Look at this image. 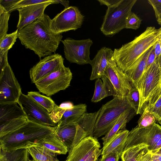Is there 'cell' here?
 Here are the masks:
<instances>
[{
  "instance_id": "cell-1",
  "label": "cell",
  "mask_w": 161,
  "mask_h": 161,
  "mask_svg": "<svg viewBox=\"0 0 161 161\" xmlns=\"http://www.w3.org/2000/svg\"><path fill=\"white\" fill-rule=\"evenodd\" d=\"M51 19L44 14L23 28L17 29L21 44L40 58L55 53L62 38L61 34H56L51 29Z\"/></svg>"
},
{
  "instance_id": "cell-2",
  "label": "cell",
  "mask_w": 161,
  "mask_h": 161,
  "mask_svg": "<svg viewBox=\"0 0 161 161\" xmlns=\"http://www.w3.org/2000/svg\"><path fill=\"white\" fill-rule=\"evenodd\" d=\"M161 37V27L153 26L146 30L132 41L114 51L113 58L118 67L123 72L128 69Z\"/></svg>"
},
{
  "instance_id": "cell-3",
  "label": "cell",
  "mask_w": 161,
  "mask_h": 161,
  "mask_svg": "<svg viewBox=\"0 0 161 161\" xmlns=\"http://www.w3.org/2000/svg\"><path fill=\"white\" fill-rule=\"evenodd\" d=\"M55 129V127L42 125L28 120L16 130L0 138V149L9 152L27 149L54 133Z\"/></svg>"
},
{
  "instance_id": "cell-4",
  "label": "cell",
  "mask_w": 161,
  "mask_h": 161,
  "mask_svg": "<svg viewBox=\"0 0 161 161\" xmlns=\"http://www.w3.org/2000/svg\"><path fill=\"white\" fill-rule=\"evenodd\" d=\"M130 108L131 107L126 97L117 96L103 105L98 110V113L93 128L92 136L97 139L106 135L114 125L120 115Z\"/></svg>"
},
{
  "instance_id": "cell-5",
  "label": "cell",
  "mask_w": 161,
  "mask_h": 161,
  "mask_svg": "<svg viewBox=\"0 0 161 161\" xmlns=\"http://www.w3.org/2000/svg\"><path fill=\"white\" fill-rule=\"evenodd\" d=\"M137 0H121L106 10L100 28L107 36H113L125 28L127 20Z\"/></svg>"
},
{
  "instance_id": "cell-6",
  "label": "cell",
  "mask_w": 161,
  "mask_h": 161,
  "mask_svg": "<svg viewBox=\"0 0 161 161\" xmlns=\"http://www.w3.org/2000/svg\"><path fill=\"white\" fill-rule=\"evenodd\" d=\"M72 78L70 69L63 64L35 84L40 92L50 96L68 87Z\"/></svg>"
},
{
  "instance_id": "cell-7",
  "label": "cell",
  "mask_w": 161,
  "mask_h": 161,
  "mask_svg": "<svg viewBox=\"0 0 161 161\" xmlns=\"http://www.w3.org/2000/svg\"><path fill=\"white\" fill-rule=\"evenodd\" d=\"M161 79L160 69L158 62L155 60L134 85L138 89L140 94V102L137 114H142L149 97Z\"/></svg>"
},
{
  "instance_id": "cell-8",
  "label": "cell",
  "mask_w": 161,
  "mask_h": 161,
  "mask_svg": "<svg viewBox=\"0 0 161 161\" xmlns=\"http://www.w3.org/2000/svg\"><path fill=\"white\" fill-rule=\"evenodd\" d=\"M84 19V16L77 7L69 6L51 19L50 27L54 33L61 34L80 28Z\"/></svg>"
},
{
  "instance_id": "cell-9",
  "label": "cell",
  "mask_w": 161,
  "mask_h": 161,
  "mask_svg": "<svg viewBox=\"0 0 161 161\" xmlns=\"http://www.w3.org/2000/svg\"><path fill=\"white\" fill-rule=\"evenodd\" d=\"M61 42L65 57L69 62L80 65L89 64L91 60L90 48L93 44L91 39L76 40L67 38Z\"/></svg>"
},
{
  "instance_id": "cell-10",
  "label": "cell",
  "mask_w": 161,
  "mask_h": 161,
  "mask_svg": "<svg viewBox=\"0 0 161 161\" xmlns=\"http://www.w3.org/2000/svg\"><path fill=\"white\" fill-rule=\"evenodd\" d=\"M161 137V126L156 123L147 128L136 126L129 132L123 151L140 144L147 145L151 151Z\"/></svg>"
},
{
  "instance_id": "cell-11",
  "label": "cell",
  "mask_w": 161,
  "mask_h": 161,
  "mask_svg": "<svg viewBox=\"0 0 161 161\" xmlns=\"http://www.w3.org/2000/svg\"><path fill=\"white\" fill-rule=\"evenodd\" d=\"M22 93L20 86L8 63L0 71V104L18 102Z\"/></svg>"
},
{
  "instance_id": "cell-12",
  "label": "cell",
  "mask_w": 161,
  "mask_h": 161,
  "mask_svg": "<svg viewBox=\"0 0 161 161\" xmlns=\"http://www.w3.org/2000/svg\"><path fill=\"white\" fill-rule=\"evenodd\" d=\"M18 103L28 120L46 126H57V124L52 120L47 110L27 95L22 93Z\"/></svg>"
},
{
  "instance_id": "cell-13",
  "label": "cell",
  "mask_w": 161,
  "mask_h": 161,
  "mask_svg": "<svg viewBox=\"0 0 161 161\" xmlns=\"http://www.w3.org/2000/svg\"><path fill=\"white\" fill-rule=\"evenodd\" d=\"M104 76L111 82L117 96L126 97L133 85L124 72L118 67L113 58L108 62Z\"/></svg>"
},
{
  "instance_id": "cell-14",
  "label": "cell",
  "mask_w": 161,
  "mask_h": 161,
  "mask_svg": "<svg viewBox=\"0 0 161 161\" xmlns=\"http://www.w3.org/2000/svg\"><path fill=\"white\" fill-rule=\"evenodd\" d=\"M64 58L58 53H54L40 60L30 70L31 82L35 84L56 70L64 64Z\"/></svg>"
},
{
  "instance_id": "cell-15",
  "label": "cell",
  "mask_w": 161,
  "mask_h": 161,
  "mask_svg": "<svg viewBox=\"0 0 161 161\" xmlns=\"http://www.w3.org/2000/svg\"><path fill=\"white\" fill-rule=\"evenodd\" d=\"M58 3L56 0L49 2L32 5L18 9L19 19L17 25L18 30L21 29L31 23L44 14L46 7L51 4Z\"/></svg>"
},
{
  "instance_id": "cell-16",
  "label": "cell",
  "mask_w": 161,
  "mask_h": 161,
  "mask_svg": "<svg viewBox=\"0 0 161 161\" xmlns=\"http://www.w3.org/2000/svg\"><path fill=\"white\" fill-rule=\"evenodd\" d=\"M101 147L97 139L88 136L68 152L65 161H85L98 147Z\"/></svg>"
},
{
  "instance_id": "cell-17",
  "label": "cell",
  "mask_w": 161,
  "mask_h": 161,
  "mask_svg": "<svg viewBox=\"0 0 161 161\" xmlns=\"http://www.w3.org/2000/svg\"><path fill=\"white\" fill-rule=\"evenodd\" d=\"M114 51L106 47L101 48L89 63L92 67L91 80L101 78L104 75L108 61L113 58Z\"/></svg>"
},
{
  "instance_id": "cell-18",
  "label": "cell",
  "mask_w": 161,
  "mask_h": 161,
  "mask_svg": "<svg viewBox=\"0 0 161 161\" xmlns=\"http://www.w3.org/2000/svg\"><path fill=\"white\" fill-rule=\"evenodd\" d=\"M152 156L148 146L140 144L123 151L121 158L122 161H152Z\"/></svg>"
},
{
  "instance_id": "cell-19",
  "label": "cell",
  "mask_w": 161,
  "mask_h": 161,
  "mask_svg": "<svg viewBox=\"0 0 161 161\" xmlns=\"http://www.w3.org/2000/svg\"><path fill=\"white\" fill-rule=\"evenodd\" d=\"M117 96L116 91L109 80L105 76L96 79L92 102H97L109 96Z\"/></svg>"
},
{
  "instance_id": "cell-20",
  "label": "cell",
  "mask_w": 161,
  "mask_h": 161,
  "mask_svg": "<svg viewBox=\"0 0 161 161\" xmlns=\"http://www.w3.org/2000/svg\"><path fill=\"white\" fill-rule=\"evenodd\" d=\"M152 47L124 72L133 85L137 82L145 71L147 59Z\"/></svg>"
},
{
  "instance_id": "cell-21",
  "label": "cell",
  "mask_w": 161,
  "mask_h": 161,
  "mask_svg": "<svg viewBox=\"0 0 161 161\" xmlns=\"http://www.w3.org/2000/svg\"><path fill=\"white\" fill-rule=\"evenodd\" d=\"M129 131L121 130L102 148V156L113 152H117L121 155L123 153Z\"/></svg>"
},
{
  "instance_id": "cell-22",
  "label": "cell",
  "mask_w": 161,
  "mask_h": 161,
  "mask_svg": "<svg viewBox=\"0 0 161 161\" xmlns=\"http://www.w3.org/2000/svg\"><path fill=\"white\" fill-rule=\"evenodd\" d=\"M18 104V102L0 104V125L21 117H26L23 109Z\"/></svg>"
},
{
  "instance_id": "cell-23",
  "label": "cell",
  "mask_w": 161,
  "mask_h": 161,
  "mask_svg": "<svg viewBox=\"0 0 161 161\" xmlns=\"http://www.w3.org/2000/svg\"><path fill=\"white\" fill-rule=\"evenodd\" d=\"M135 113L136 112L135 110L131 108L126 110L120 115L112 128L102 138L103 147L107 144L119 130L124 129L126 124L132 118Z\"/></svg>"
},
{
  "instance_id": "cell-24",
  "label": "cell",
  "mask_w": 161,
  "mask_h": 161,
  "mask_svg": "<svg viewBox=\"0 0 161 161\" xmlns=\"http://www.w3.org/2000/svg\"><path fill=\"white\" fill-rule=\"evenodd\" d=\"M36 144L44 147L50 151L58 154H66L68 152L66 146L53 133L39 141Z\"/></svg>"
},
{
  "instance_id": "cell-25",
  "label": "cell",
  "mask_w": 161,
  "mask_h": 161,
  "mask_svg": "<svg viewBox=\"0 0 161 161\" xmlns=\"http://www.w3.org/2000/svg\"><path fill=\"white\" fill-rule=\"evenodd\" d=\"M87 105L81 103L73 105L66 109L57 125H61L76 122L86 111Z\"/></svg>"
},
{
  "instance_id": "cell-26",
  "label": "cell",
  "mask_w": 161,
  "mask_h": 161,
  "mask_svg": "<svg viewBox=\"0 0 161 161\" xmlns=\"http://www.w3.org/2000/svg\"><path fill=\"white\" fill-rule=\"evenodd\" d=\"M27 149L34 161H59L57 158V154L36 143Z\"/></svg>"
},
{
  "instance_id": "cell-27",
  "label": "cell",
  "mask_w": 161,
  "mask_h": 161,
  "mask_svg": "<svg viewBox=\"0 0 161 161\" xmlns=\"http://www.w3.org/2000/svg\"><path fill=\"white\" fill-rule=\"evenodd\" d=\"M27 149L7 152L0 149V161H34L30 158Z\"/></svg>"
},
{
  "instance_id": "cell-28",
  "label": "cell",
  "mask_w": 161,
  "mask_h": 161,
  "mask_svg": "<svg viewBox=\"0 0 161 161\" xmlns=\"http://www.w3.org/2000/svg\"><path fill=\"white\" fill-rule=\"evenodd\" d=\"M25 117H22L0 125V138L16 130L28 121Z\"/></svg>"
},
{
  "instance_id": "cell-29",
  "label": "cell",
  "mask_w": 161,
  "mask_h": 161,
  "mask_svg": "<svg viewBox=\"0 0 161 161\" xmlns=\"http://www.w3.org/2000/svg\"><path fill=\"white\" fill-rule=\"evenodd\" d=\"M27 95L46 109L49 113L58 106L51 97L42 95L38 92H29Z\"/></svg>"
},
{
  "instance_id": "cell-30",
  "label": "cell",
  "mask_w": 161,
  "mask_h": 161,
  "mask_svg": "<svg viewBox=\"0 0 161 161\" xmlns=\"http://www.w3.org/2000/svg\"><path fill=\"white\" fill-rule=\"evenodd\" d=\"M10 13L0 5V42L7 34Z\"/></svg>"
},
{
  "instance_id": "cell-31",
  "label": "cell",
  "mask_w": 161,
  "mask_h": 161,
  "mask_svg": "<svg viewBox=\"0 0 161 161\" xmlns=\"http://www.w3.org/2000/svg\"><path fill=\"white\" fill-rule=\"evenodd\" d=\"M18 30L9 34H7L0 42V53L8 51L11 49L18 38Z\"/></svg>"
},
{
  "instance_id": "cell-32",
  "label": "cell",
  "mask_w": 161,
  "mask_h": 161,
  "mask_svg": "<svg viewBox=\"0 0 161 161\" xmlns=\"http://www.w3.org/2000/svg\"><path fill=\"white\" fill-rule=\"evenodd\" d=\"M126 98L129 104L137 114L140 102V94L138 89L133 85Z\"/></svg>"
},
{
  "instance_id": "cell-33",
  "label": "cell",
  "mask_w": 161,
  "mask_h": 161,
  "mask_svg": "<svg viewBox=\"0 0 161 161\" xmlns=\"http://www.w3.org/2000/svg\"><path fill=\"white\" fill-rule=\"evenodd\" d=\"M156 121L155 117L151 114L144 111L138 121L137 127L145 128L153 125Z\"/></svg>"
},
{
  "instance_id": "cell-34",
  "label": "cell",
  "mask_w": 161,
  "mask_h": 161,
  "mask_svg": "<svg viewBox=\"0 0 161 161\" xmlns=\"http://www.w3.org/2000/svg\"><path fill=\"white\" fill-rule=\"evenodd\" d=\"M144 111L153 114L159 123L161 120V96L152 106L146 108Z\"/></svg>"
},
{
  "instance_id": "cell-35",
  "label": "cell",
  "mask_w": 161,
  "mask_h": 161,
  "mask_svg": "<svg viewBox=\"0 0 161 161\" xmlns=\"http://www.w3.org/2000/svg\"><path fill=\"white\" fill-rule=\"evenodd\" d=\"M142 21L136 14L132 12L127 20L125 28L136 30L140 27Z\"/></svg>"
},
{
  "instance_id": "cell-36",
  "label": "cell",
  "mask_w": 161,
  "mask_h": 161,
  "mask_svg": "<svg viewBox=\"0 0 161 161\" xmlns=\"http://www.w3.org/2000/svg\"><path fill=\"white\" fill-rule=\"evenodd\" d=\"M52 0H20L9 11L11 13L18 9L30 5L50 2Z\"/></svg>"
},
{
  "instance_id": "cell-37",
  "label": "cell",
  "mask_w": 161,
  "mask_h": 161,
  "mask_svg": "<svg viewBox=\"0 0 161 161\" xmlns=\"http://www.w3.org/2000/svg\"><path fill=\"white\" fill-rule=\"evenodd\" d=\"M161 96V79L149 97L144 109L152 106Z\"/></svg>"
},
{
  "instance_id": "cell-38",
  "label": "cell",
  "mask_w": 161,
  "mask_h": 161,
  "mask_svg": "<svg viewBox=\"0 0 161 161\" xmlns=\"http://www.w3.org/2000/svg\"><path fill=\"white\" fill-rule=\"evenodd\" d=\"M66 110L58 106L55 109L49 113L51 119L54 123L57 124Z\"/></svg>"
},
{
  "instance_id": "cell-39",
  "label": "cell",
  "mask_w": 161,
  "mask_h": 161,
  "mask_svg": "<svg viewBox=\"0 0 161 161\" xmlns=\"http://www.w3.org/2000/svg\"><path fill=\"white\" fill-rule=\"evenodd\" d=\"M148 2L153 7L157 18L161 14V0H148Z\"/></svg>"
},
{
  "instance_id": "cell-40",
  "label": "cell",
  "mask_w": 161,
  "mask_h": 161,
  "mask_svg": "<svg viewBox=\"0 0 161 161\" xmlns=\"http://www.w3.org/2000/svg\"><path fill=\"white\" fill-rule=\"evenodd\" d=\"M120 155L118 152H113L102 156L99 161H119Z\"/></svg>"
},
{
  "instance_id": "cell-41",
  "label": "cell",
  "mask_w": 161,
  "mask_h": 161,
  "mask_svg": "<svg viewBox=\"0 0 161 161\" xmlns=\"http://www.w3.org/2000/svg\"><path fill=\"white\" fill-rule=\"evenodd\" d=\"M20 0H0V5L2 6L7 11L13 8Z\"/></svg>"
},
{
  "instance_id": "cell-42",
  "label": "cell",
  "mask_w": 161,
  "mask_h": 161,
  "mask_svg": "<svg viewBox=\"0 0 161 161\" xmlns=\"http://www.w3.org/2000/svg\"><path fill=\"white\" fill-rule=\"evenodd\" d=\"M154 45L152 47L151 50L148 56L146 62L145 71L150 67L151 65L154 63L156 60V57L154 49Z\"/></svg>"
},
{
  "instance_id": "cell-43",
  "label": "cell",
  "mask_w": 161,
  "mask_h": 161,
  "mask_svg": "<svg viewBox=\"0 0 161 161\" xmlns=\"http://www.w3.org/2000/svg\"><path fill=\"white\" fill-rule=\"evenodd\" d=\"M97 147L88 158L85 161H97L99 156L101 154L102 149Z\"/></svg>"
},
{
  "instance_id": "cell-44",
  "label": "cell",
  "mask_w": 161,
  "mask_h": 161,
  "mask_svg": "<svg viewBox=\"0 0 161 161\" xmlns=\"http://www.w3.org/2000/svg\"><path fill=\"white\" fill-rule=\"evenodd\" d=\"M8 51L0 53V70L3 69L8 63Z\"/></svg>"
},
{
  "instance_id": "cell-45",
  "label": "cell",
  "mask_w": 161,
  "mask_h": 161,
  "mask_svg": "<svg viewBox=\"0 0 161 161\" xmlns=\"http://www.w3.org/2000/svg\"><path fill=\"white\" fill-rule=\"evenodd\" d=\"M121 0H97L100 5H104L108 8L113 6L121 1Z\"/></svg>"
},
{
  "instance_id": "cell-46",
  "label": "cell",
  "mask_w": 161,
  "mask_h": 161,
  "mask_svg": "<svg viewBox=\"0 0 161 161\" xmlns=\"http://www.w3.org/2000/svg\"><path fill=\"white\" fill-rule=\"evenodd\" d=\"M156 59L161 54V37L159 38L154 46Z\"/></svg>"
},
{
  "instance_id": "cell-47",
  "label": "cell",
  "mask_w": 161,
  "mask_h": 161,
  "mask_svg": "<svg viewBox=\"0 0 161 161\" xmlns=\"http://www.w3.org/2000/svg\"><path fill=\"white\" fill-rule=\"evenodd\" d=\"M160 148H161V137L157 141L151 152L152 154H154Z\"/></svg>"
},
{
  "instance_id": "cell-48",
  "label": "cell",
  "mask_w": 161,
  "mask_h": 161,
  "mask_svg": "<svg viewBox=\"0 0 161 161\" xmlns=\"http://www.w3.org/2000/svg\"><path fill=\"white\" fill-rule=\"evenodd\" d=\"M70 103H64L61 104L59 107L62 108L67 109L71 108L73 105Z\"/></svg>"
},
{
  "instance_id": "cell-49",
  "label": "cell",
  "mask_w": 161,
  "mask_h": 161,
  "mask_svg": "<svg viewBox=\"0 0 161 161\" xmlns=\"http://www.w3.org/2000/svg\"><path fill=\"white\" fill-rule=\"evenodd\" d=\"M58 3H60L63 5L65 7V8H66L69 6V1L65 0H56Z\"/></svg>"
},
{
  "instance_id": "cell-50",
  "label": "cell",
  "mask_w": 161,
  "mask_h": 161,
  "mask_svg": "<svg viewBox=\"0 0 161 161\" xmlns=\"http://www.w3.org/2000/svg\"><path fill=\"white\" fill-rule=\"evenodd\" d=\"M152 161H161V154H152Z\"/></svg>"
},
{
  "instance_id": "cell-51",
  "label": "cell",
  "mask_w": 161,
  "mask_h": 161,
  "mask_svg": "<svg viewBox=\"0 0 161 161\" xmlns=\"http://www.w3.org/2000/svg\"><path fill=\"white\" fill-rule=\"evenodd\" d=\"M155 60L156 61L158 62L160 69V73L161 74V54Z\"/></svg>"
},
{
  "instance_id": "cell-52",
  "label": "cell",
  "mask_w": 161,
  "mask_h": 161,
  "mask_svg": "<svg viewBox=\"0 0 161 161\" xmlns=\"http://www.w3.org/2000/svg\"><path fill=\"white\" fill-rule=\"evenodd\" d=\"M157 20L158 23L160 25H161V14L157 18Z\"/></svg>"
},
{
  "instance_id": "cell-53",
  "label": "cell",
  "mask_w": 161,
  "mask_h": 161,
  "mask_svg": "<svg viewBox=\"0 0 161 161\" xmlns=\"http://www.w3.org/2000/svg\"><path fill=\"white\" fill-rule=\"evenodd\" d=\"M154 154H161V148H160L159 150H158Z\"/></svg>"
},
{
  "instance_id": "cell-54",
  "label": "cell",
  "mask_w": 161,
  "mask_h": 161,
  "mask_svg": "<svg viewBox=\"0 0 161 161\" xmlns=\"http://www.w3.org/2000/svg\"><path fill=\"white\" fill-rule=\"evenodd\" d=\"M159 123L161 125V120L159 122Z\"/></svg>"
}]
</instances>
